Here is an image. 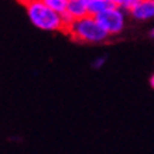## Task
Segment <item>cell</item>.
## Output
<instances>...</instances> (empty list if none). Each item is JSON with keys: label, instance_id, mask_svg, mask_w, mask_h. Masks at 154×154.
<instances>
[{"label": "cell", "instance_id": "cell-1", "mask_svg": "<svg viewBox=\"0 0 154 154\" xmlns=\"http://www.w3.org/2000/svg\"><path fill=\"white\" fill-rule=\"evenodd\" d=\"M26 10L30 21L44 31H65L62 16L42 3V0H33L26 3Z\"/></svg>", "mask_w": 154, "mask_h": 154}, {"label": "cell", "instance_id": "cell-2", "mask_svg": "<svg viewBox=\"0 0 154 154\" xmlns=\"http://www.w3.org/2000/svg\"><path fill=\"white\" fill-rule=\"evenodd\" d=\"M65 33H68L76 41L88 42V44H99L109 38L106 31L98 23L96 17L92 16H86L84 19L72 21L65 28Z\"/></svg>", "mask_w": 154, "mask_h": 154}, {"label": "cell", "instance_id": "cell-3", "mask_svg": "<svg viewBox=\"0 0 154 154\" xmlns=\"http://www.w3.org/2000/svg\"><path fill=\"white\" fill-rule=\"evenodd\" d=\"M98 23L100 24V27L106 31L107 35H117L125 30L126 26V11H123L119 7L113 6L112 9L103 11L102 14H99Z\"/></svg>", "mask_w": 154, "mask_h": 154}, {"label": "cell", "instance_id": "cell-4", "mask_svg": "<svg viewBox=\"0 0 154 154\" xmlns=\"http://www.w3.org/2000/svg\"><path fill=\"white\" fill-rule=\"evenodd\" d=\"M131 19L137 21H147L154 19V0H139L129 11Z\"/></svg>", "mask_w": 154, "mask_h": 154}, {"label": "cell", "instance_id": "cell-5", "mask_svg": "<svg viewBox=\"0 0 154 154\" xmlns=\"http://www.w3.org/2000/svg\"><path fill=\"white\" fill-rule=\"evenodd\" d=\"M65 13L68 14L74 21L89 16L88 7H86V3H85L84 0H68V7H66Z\"/></svg>", "mask_w": 154, "mask_h": 154}, {"label": "cell", "instance_id": "cell-6", "mask_svg": "<svg viewBox=\"0 0 154 154\" xmlns=\"http://www.w3.org/2000/svg\"><path fill=\"white\" fill-rule=\"evenodd\" d=\"M84 2L88 7V14L92 17H98L99 14L113 7L112 0H84Z\"/></svg>", "mask_w": 154, "mask_h": 154}, {"label": "cell", "instance_id": "cell-7", "mask_svg": "<svg viewBox=\"0 0 154 154\" xmlns=\"http://www.w3.org/2000/svg\"><path fill=\"white\" fill-rule=\"evenodd\" d=\"M42 3L61 16L65 13L68 7V0H42Z\"/></svg>", "mask_w": 154, "mask_h": 154}, {"label": "cell", "instance_id": "cell-8", "mask_svg": "<svg viewBox=\"0 0 154 154\" xmlns=\"http://www.w3.org/2000/svg\"><path fill=\"white\" fill-rule=\"evenodd\" d=\"M112 2H113V6H115V7H119V9H122L123 11L129 13V11L133 9V6H134L139 0H112Z\"/></svg>", "mask_w": 154, "mask_h": 154}, {"label": "cell", "instance_id": "cell-9", "mask_svg": "<svg viewBox=\"0 0 154 154\" xmlns=\"http://www.w3.org/2000/svg\"><path fill=\"white\" fill-rule=\"evenodd\" d=\"M105 64H106V57L100 55V57H98V58H95V60L92 61V68H94V69H100Z\"/></svg>", "mask_w": 154, "mask_h": 154}, {"label": "cell", "instance_id": "cell-10", "mask_svg": "<svg viewBox=\"0 0 154 154\" xmlns=\"http://www.w3.org/2000/svg\"><path fill=\"white\" fill-rule=\"evenodd\" d=\"M150 85H151V88L154 89V74L151 75V78H150Z\"/></svg>", "mask_w": 154, "mask_h": 154}, {"label": "cell", "instance_id": "cell-11", "mask_svg": "<svg viewBox=\"0 0 154 154\" xmlns=\"http://www.w3.org/2000/svg\"><path fill=\"white\" fill-rule=\"evenodd\" d=\"M150 35H151V37L154 38V28H153V30H151V31H150Z\"/></svg>", "mask_w": 154, "mask_h": 154}, {"label": "cell", "instance_id": "cell-12", "mask_svg": "<svg viewBox=\"0 0 154 154\" xmlns=\"http://www.w3.org/2000/svg\"><path fill=\"white\" fill-rule=\"evenodd\" d=\"M21 2H23L24 5H26V3H27V2H33V0H21Z\"/></svg>", "mask_w": 154, "mask_h": 154}]
</instances>
